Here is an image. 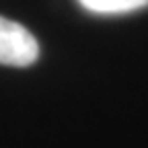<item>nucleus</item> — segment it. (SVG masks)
Instances as JSON below:
<instances>
[{
    "label": "nucleus",
    "instance_id": "obj_1",
    "mask_svg": "<svg viewBox=\"0 0 148 148\" xmlns=\"http://www.w3.org/2000/svg\"><path fill=\"white\" fill-rule=\"evenodd\" d=\"M39 58V45L31 31L21 23L0 16V64L27 68Z\"/></svg>",
    "mask_w": 148,
    "mask_h": 148
},
{
    "label": "nucleus",
    "instance_id": "obj_2",
    "mask_svg": "<svg viewBox=\"0 0 148 148\" xmlns=\"http://www.w3.org/2000/svg\"><path fill=\"white\" fill-rule=\"evenodd\" d=\"M76 2L84 10L92 14H103V16L130 14L148 6V0H76Z\"/></svg>",
    "mask_w": 148,
    "mask_h": 148
}]
</instances>
